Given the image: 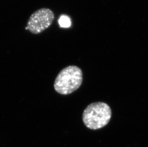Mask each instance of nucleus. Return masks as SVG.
<instances>
[{"label":"nucleus","mask_w":148,"mask_h":147,"mask_svg":"<svg viewBox=\"0 0 148 147\" xmlns=\"http://www.w3.org/2000/svg\"><path fill=\"white\" fill-rule=\"evenodd\" d=\"M54 18V13L49 9H39L30 16L25 29L33 34H39L51 25Z\"/></svg>","instance_id":"nucleus-3"},{"label":"nucleus","mask_w":148,"mask_h":147,"mask_svg":"<svg viewBox=\"0 0 148 147\" xmlns=\"http://www.w3.org/2000/svg\"><path fill=\"white\" fill-rule=\"evenodd\" d=\"M112 111L106 103L98 102L90 104L84 110L82 120L87 128L97 130L106 126L110 120Z\"/></svg>","instance_id":"nucleus-1"},{"label":"nucleus","mask_w":148,"mask_h":147,"mask_svg":"<svg viewBox=\"0 0 148 147\" xmlns=\"http://www.w3.org/2000/svg\"><path fill=\"white\" fill-rule=\"evenodd\" d=\"M82 79V70L76 66L70 65L59 73L55 80L54 87L58 93L67 95L80 88Z\"/></svg>","instance_id":"nucleus-2"},{"label":"nucleus","mask_w":148,"mask_h":147,"mask_svg":"<svg viewBox=\"0 0 148 147\" xmlns=\"http://www.w3.org/2000/svg\"><path fill=\"white\" fill-rule=\"evenodd\" d=\"M59 24L63 28H68L71 25V22L70 18L65 15L60 17L59 20Z\"/></svg>","instance_id":"nucleus-4"}]
</instances>
